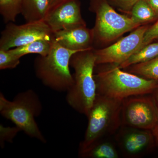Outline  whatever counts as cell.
Wrapping results in <instances>:
<instances>
[{"label":"cell","mask_w":158,"mask_h":158,"mask_svg":"<svg viewBox=\"0 0 158 158\" xmlns=\"http://www.w3.org/2000/svg\"><path fill=\"white\" fill-rule=\"evenodd\" d=\"M121 69L116 64L95 65L94 78L97 94L123 101L131 96L152 94L158 87V81Z\"/></svg>","instance_id":"1"},{"label":"cell","mask_w":158,"mask_h":158,"mask_svg":"<svg viewBox=\"0 0 158 158\" xmlns=\"http://www.w3.org/2000/svg\"><path fill=\"white\" fill-rule=\"evenodd\" d=\"M70 65L74 71V82L66 92V102L73 110L87 117L97 95L94 48L74 54Z\"/></svg>","instance_id":"2"},{"label":"cell","mask_w":158,"mask_h":158,"mask_svg":"<svg viewBox=\"0 0 158 158\" xmlns=\"http://www.w3.org/2000/svg\"><path fill=\"white\" fill-rule=\"evenodd\" d=\"M123 101L97 94L87 116L88 126L79 145V156L105 136L117 132L122 125Z\"/></svg>","instance_id":"3"},{"label":"cell","mask_w":158,"mask_h":158,"mask_svg":"<svg viewBox=\"0 0 158 158\" xmlns=\"http://www.w3.org/2000/svg\"><path fill=\"white\" fill-rule=\"evenodd\" d=\"M42 110L41 101L37 94L28 90L18 94L12 101L0 94V113L14 123L21 131L31 138L42 143L47 142L35 118Z\"/></svg>","instance_id":"4"},{"label":"cell","mask_w":158,"mask_h":158,"mask_svg":"<svg viewBox=\"0 0 158 158\" xmlns=\"http://www.w3.org/2000/svg\"><path fill=\"white\" fill-rule=\"evenodd\" d=\"M77 52L63 47L52 39L48 55L38 56L34 60L36 76L48 88L59 92H67L74 82L69 68L71 58Z\"/></svg>","instance_id":"5"},{"label":"cell","mask_w":158,"mask_h":158,"mask_svg":"<svg viewBox=\"0 0 158 158\" xmlns=\"http://www.w3.org/2000/svg\"><path fill=\"white\" fill-rule=\"evenodd\" d=\"M90 8L96 14L95 26L92 29L93 44L112 42L141 26L131 18L118 14L107 0H91Z\"/></svg>","instance_id":"6"},{"label":"cell","mask_w":158,"mask_h":158,"mask_svg":"<svg viewBox=\"0 0 158 158\" xmlns=\"http://www.w3.org/2000/svg\"><path fill=\"white\" fill-rule=\"evenodd\" d=\"M121 126L152 131L158 123V113L152 96L135 95L123 100Z\"/></svg>","instance_id":"7"},{"label":"cell","mask_w":158,"mask_h":158,"mask_svg":"<svg viewBox=\"0 0 158 158\" xmlns=\"http://www.w3.org/2000/svg\"><path fill=\"white\" fill-rule=\"evenodd\" d=\"M53 34L44 20L22 25L9 23L1 32L0 50H9L40 39L52 40Z\"/></svg>","instance_id":"8"},{"label":"cell","mask_w":158,"mask_h":158,"mask_svg":"<svg viewBox=\"0 0 158 158\" xmlns=\"http://www.w3.org/2000/svg\"><path fill=\"white\" fill-rule=\"evenodd\" d=\"M148 27L147 26H140L110 46L94 49L96 65L113 64L118 65L125 62L142 48L144 34Z\"/></svg>","instance_id":"9"},{"label":"cell","mask_w":158,"mask_h":158,"mask_svg":"<svg viewBox=\"0 0 158 158\" xmlns=\"http://www.w3.org/2000/svg\"><path fill=\"white\" fill-rule=\"evenodd\" d=\"M116 141L126 157L139 158L156 145L152 131L121 126L117 131Z\"/></svg>","instance_id":"10"},{"label":"cell","mask_w":158,"mask_h":158,"mask_svg":"<svg viewBox=\"0 0 158 158\" xmlns=\"http://www.w3.org/2000/svg\"><path fill=\"white\" fill-rule=\"evenodd\" d=\"M44 21L53 33L86 25L78 0H57L51 5Z\"/></svg>","instance_id":"11"},{"label":"cell","mask_w":158,"mask_h":158,"mask_svg":"<svg viewBox=\"0 0 158 158\" xmlns=\"http://www.w3.org/2000/svg\"><path fill=\"white\" fill-rule=\"evenodd\" d=\"M52 39L63 47L77 52L93 49V33L86 25L77 26L54 32Z\"/></svg>","instance_id":"12"},{"label":"cell","mask_w":158,"mask_h":158,"mask_svg":"<svg viewBox=\"0 0 158 158\" xmlns=\"http://www.w3.org/2000/svg\"><path fill=\"white\" fill-rule=\"evenodd\" d=\"M50 0H22L21 14L27 22L44 20Z\"/></svg>","instance_id":"13"},{"label":"cell","mask_w":158,"mask_h":158,"mask_svg":"<svg viewBox=\"0 0 158 158\" xmlns=\"http://www.w3.org/2000/svg\"><path fill=\"white\" fill-rule=\"evenodd\" d=\"M52 45V40L40 39L23 46L11 49L9 51L15 56L21 57L31 54H38L39 56H46L50 52Z\"/></svg>","instance_id":"14"},{"label":"cell","mask_w":158,"mask_h":158,"mask_svg":"<svg viewBox=\"0 0 158 158\" xmlns=\"http://www.w3.org/2000/svg\"><path fill=\"white\" fill-rule=\"evenodd\" d=\"M158 56V42L149 44L136 52L118 66L126 69L131 65L147 62Z\"/></svg>","instance_id":"15"},{"label":"cell","mask_w":158,"mask_h":158,"mask_svg":"<svg viewBox=\"0 0 158 158\" xmlns=\"http://www.w3.org/2000/svg\"><path fill=\"white\" fill-rule=\"evenodd\" d=\"M80 157L87 158H118L119 155L116 147L112 143L102 140Z\"/></svg>","instance_id":"16"},{"label":"cell","mask_w":158,"mask_h":158,"mask_svg":"<svg viewBox=\"0 0 158 158\" xmlns=\"http://www.w3.org/2000/svg\"><path fill=\"white\" fill-rule=\"evenodd\" d=\"M126 69L131 73L158 81V56L147 62L132 65Z\"/></svg>","instance_id":"17"},{"label":"cell","mask_w":158,"mask_h":158,"mask_svg":"<svg viewBox=\"0 0 158 158\" xmlns=\"http://www.w3.org/2000/svg\"><path fill=\"white\" fill-rule=\"evenodd\" d=\"M131 13L133 20L141 25L153 20L158 16L145 0H139L136 2Z\"/></svg>","instance_id":"18"},{"label":"cell","mask_w":158,"mask_h":158,"mask_svg":"<svg viewBox=\"0 0 158 158\" xmlns=\"http://www.w3.org/2000/svg\"><path fill=\"white\" fill-rule=\"evenodd\" d=\"M22 0H0V13L6 23L15 22L21 14Z\"/></svg>","instance_id":"19"},{"label":"cell","mask_w":158,"mask_h":158,"mask_svg":"<svg viewBox=\"0 0 158 158\" xmlns=\"http://www.w3.org/2000/svg\"><path fill=\"white\" fill-rule=\"evenodd\" d=\"M20 59L9 50H0V69L5 70L16 68L20 63Z\"/></svg>","instance_id":"20"},{"label":"cell","mask_w":158,"mask_h":158,"mask_svg":"<svg viewBox=\"0 0 158 158\" xmlns=\"http://www.w3.org/2000/svg\"><path fill=\"white\" fill-rule=\"evenodd\" d=\"M21 131L17 127H6L2 124L0 125V145L3 148L5 141L12 143L15 137Z\"/></svg>","instance_id":"21"},{"label":"cell","mask_w":158,"mask_h":158,"mask_svg":"<svg viewBox=\"0 0 158 158\" xmlns=\"http://www.w3.org/2000/svg\"><path fill=\"white\" fill-rule=\"evenodd\" d=\"M158 38V20L152 27H148L144 34L142 47Z\"/></svg>","instance_id":"22"},{"label":"cell","mask_w":158,"mask_h":158,"mask_svg":"<svg viewBox=\"0 0 158 158\" xmlns=\"http://www.w3.org/2000/svg\"><path fill=\"white\" fill-rule=\"evenodd\" d=\"M107 1L115 5L122 11L131 12L133 6L139 0H107Z\"/></svg>","instance_id":"23"},{"label":"cell","mask_w":158,"mask_h":158,"mask_svg":"<svg viewBox=\"0 0 158 158\" xmlns=\"http://www.w3.org/2000/svg\"><path fill=\"white\" fill-rule=\"evenodd\" d=\"M145 1L158 16V0H145Z\"/></svg>","instance_id":"24"},{"label":"cell","mask_w":158,"mask_h":158,"mask_svg":"<svg viewBox=\"0 0 158 158\" xmlns=\"http://www.w3.org/2000/svg\"><path fill=\"white\" fill-rule=\"evenodd\" d=\"M152 94V96L153 100L154 102L155 105L158 113V87L154 90Z\"/></svg>","instance_id":"25"},{"label":"cell","mask_w":158,"mask_h":158,"mask_svg":"<svg viewBox=\"0 0 158 158\" xmlns=\"http://www.w3.org/2000/svg\"><path fill=\"white\" fill-rule=\"evenodd\" d=\"M153 135L155 140L156 145H158V123L152 130Z\"/></svg>","instance_id":"26"},{"label":"cell","mask_w":158,"mask_h":158,"mask_svg":"<svg viewBox=\"0 0 158 158\" xmlns=\"http://www.w3.org/2000/svg\"><path fill=\"white\" fill-rule=\"evenodd\" d=\"M56 1H57V0H50L51 5H52V4L53 3H54V2H56Z\"/></svg>","instance_id":"27"}]
</instances>
